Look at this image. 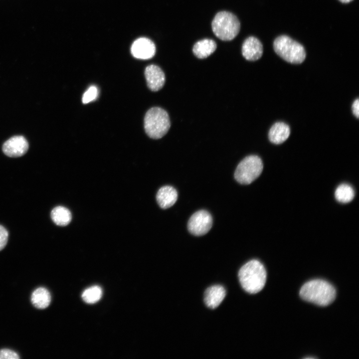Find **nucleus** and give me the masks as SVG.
Segmentation results:
<instances>
[{
  "mask_svg": "<svg viewBox=\"0 0 359 359\" xmlns=\"http://www.w3.org/2000/svg\"><path fill=\"white\" fill-rule=\"evenodd\" d=\"M290 129L289 126L283 122H277L270 128L268 137L273 144H280L285 142L289 137Z\"/></svg>",
  "mask_w": 359,
  "mask_h": 359,
  "instance_id": "nucleus-14",
  "label": "nucleus"
},
{
  "mask_svg": "<svg viewBox=\"0 0 359 359\" xmlns=\"http://www.w3.org/2000/svg\"><path fill=\"white\" fill-rule=\"evenodd\" d=\"M8 237V231L3 226L0 225V251L2 250L6 246Z\"/></svg>",
  "mask_w": 359,
  "mask_h": 359,
  "instance_id": "nucleus-22",
  "label": "nucleus"
},
{
  "mask_svg": "<svg viewBox=\"0 0 359 359\" xmlns=\"http://www.w3.org/2000/svg\"><path fill=\"white\" fill-rule=\"evenodd\" d=\"M28 149V143L22 136H13L6 141L2 146L3 153L8 157L16 158L24 155Z\"/></svg>",
  "mask_w": 359,
  "mask_h": 359,
  "instance_id": "nucleus-8",
  "label": "nucleus"
},
{
  "mask_svg": "<svg viewBox=\"0 0 359 359\" xmlns=\"http://www.w3.org/2000/svg\"><path fill=\"white\" fill-rule=\"evenodd\" d=\"M341 2L343 3H348L352 1L353 0H339Z\"/></svg>",
  "mask_w": 359,
  "mask_h": 359,
  "instance_id": "nucleus-24",
  "label": "nucleus"
},
{
  "mask_svg": "<svg viewBox=\"0 0 359 359\" xmlns=\"http://www.w3.org/2000/svg\"><path fill=\"white\" fill-rule=\"evenodd\" d=\"M225 295L226 291L223 286L213 285L205 290L204 302L207 307L214 309L221 303Z\"/></svg>",
  "mask_w": 359,
  "mask_h": 359,
  "instance_id": "nucleus-12",
  "label": "nucleus"
},
{
  "mask_svg": "<svg viewBox=\"0 0 359 359\" xmlns=\"http://www.w3.org/2000/svg\"><path fill=\"white\" fill-rule=\"evenodd\" d=\"M267 274L263 264L258 260H250L240 269L238 277L243 289L250 294H256L264 287Z\"/></svg>",
  "mask_w": 359,
  "mask_h": 359,
  "instance_id": "nucleus-2",
  "label": "nucleus"
},
{
  "mask_svg": "<svg viewBox=\"0 0 359 359\" xmlns=\"http://www.w3.org/2000/svg\"><path fill=\"white\" fill-rule=\"evenodd\" d=\"M171 126L167 112L160 107H153L146 113L144 128L147 135L154 139H160L168 132Z\"/></svg>",
  "mask_w": 359,
  "mask_h": 359,
  "instance_id": "nucleus-3",
  "label": "nucleus"
},
{
  "mask_svg": "<svg viewBox=\"0 0 359 359\" xmlns=\"http://www.w3.org/2000/svg\"><path fill=\"white\" fill-rule=\"evenodd\" d=\"M352 111L354 115L358 118L359 117V100L357 99L352 105Z\"/></svg>",
  "mask_w": 359,
  "mask_h": 359,
  "instance_id": "nucleus-23",
  "label": "nucleus"
},
{
  "mask_svg": "<svg viewBox=\"0 0 359 359\" xmlns=\"http://www.w3.org/2000/svg\"><path fill=\"white\" fill-rule=\"evenodd\" d=\"M156 199L162 208H168L176 203L178 199L177 191L172 186H164L159 189Z\"/></svg>",
  "mask_w": 359,
  "mask_h": 359,
  "instance_id": "nucleus-13",
  "label": "nucleus"
},
{
  "mask_svg": "<svg viewBox=\"0 0 359 359\" xmlns=\"http://www.w3.org/2000/svg\"><path fill=\"white\" fill-rule=\"evenodd\" d=\"M216 42L212 39H203L196 42L193 46L192 51L198 58H205L216 50Z\"/></svg>",
  "mask_w": 359,
  "mask_h": 359,
  "instance_id": "nucleus-15",
  "label": "nucleus"
},
{
  "mask_svg": "<svg viewBox=\"0 0 359 359\" xmlns=\"http://www.w3.org/2000/svg\"><path fill=\"white\" fill-rule=\"evenodd\" d=\"M263 168L262 161L258 156H249L243 159L237 166L234 178L238 182L248 184L260 175Z\"/></svg>",
  "mask_w": 359,
  "mask_h": 359,
  "instance_id": "nucleus-6",
  "label": "nucleus"
},
{
  "mask_svg": "<svg viewBox=\"0 0 359 359\" xmlns=\"http://www.w3.org/2000/svg\"><path fill=\"white\" fill-rule=\"evenodd\" d=\"M273 47L279 56L291 63H301L306 58V51L303 45L287 35L276 38Z\"/></svg>",
  "mask_w": 359,
  "mask_h": 359,
  "instance_id": "nucleus-5",
  "label": "nucleus"
},
{
  "mask_svg": "<svg viewBox=\"0 0 359 359\" xmlns=\"http://www.w3.org/2000/svg\"><path fill=\"white\" fill-rule=\"evenodd\" d=\"M145 76L147 86L153 91H159L164 85L165 74L157 65L152 64L148 66L145 70Z\"/></svg>",
  "mask_w": 359,
  "mask_h": 359,
  "instance_id": "nucleus-10",
  "label": "nucleus"
},
{
  "mask_svg": "<svg viewBox=\"0 0 359 359\" xmlns=\"http://www.w3.org/2000/svg\"><path fill=\"white\" fill-rule=\"evenodd\" d=\"M51 218L56 225L64 226L70 223L72 216L68 209L64 206H58L52 210Z\"/></svg>",
  "mask_w": 359,
  "mask_h": 359,
  "instance_id": "nucleus-17",
  "label": "nucleus"
},
{
  "mask_svg": "<svg viewBox=\"0 0 359 359\" xmlns=\"http://www.w3.org/2000/svg\"><path fill=\"white\" fill-rule=\"evenodd\" d=\"M19 356L15 352L8 349L0 350V359H18Z\"/></svg>",
  "mask_w": 359,
  "mask_h": 359,
  "instance_id": "nucleus-21",
  "label": "nucleus"
},
{
  "mask_svg": "<svg viewBox=\"0 0 359 359\" xmlns=\"http://www.w3.org/2000/svg\"><path fill=\"white\" fill-rule=\"evenodd\" d=\"M212 30L215 36L223 41H230L238 34L240 24L238 18L226 11L218 12L212 20Z\"/></svg>",
  "mask_w": 359,
  "mask_h": 359,
  "instance_id": "nucleus-4",
  "label": "nucleus"
},
{
  "mask_svg": "<svg viewBox=\"0 0 359 359\" xmlns=\"http://www.w3.org/2000/svg\"><path fill=\"white\" fill-rule=\"evenodd\" d=\"M133 56L138 59H149L156 53L154 43L146 37H140L135 40L131 48Z\"/></svg>",
  "mask_w": 359,
  "mask_h": 359,
  "instance_id": "nucleus-9",
  "label": "nucleus"
},
{
  "mask_svg": "<svg viewBox=\"0 0 359 359\" xmlns=\"http://www.w3.org/2000/svg\"><path fill=\"white\" fill-rule=\"evenodd\" d=\"M51 295L44 287H38L33 291L31 296V302L34 307L44 309L49 306L51 302Z\"/></svg>",
  "mask_w": 359,
  "mask_h": 359,
  "instance_id": "nucleus-16",
  "label": "nucleus"
},
{
  "mask_svg": "<svg viewBox=\"0 0 359 359\" xmlns=\"http://www.w3.org/2000/svg\"><path fill=\"white\" fill-rule=\"evenodd\" d=\"M212 218L207 211L200 210L195 212L190 217L187 228L189 231L195 236H201L206 234L211 229Z\"/></svg>",
  "mask_w": 359,
  "mask_h": 359,
  "instance_id": "nucleus-7",
  "label": "nucleus"
},
{
  "mask_svg": "<svg viewBox=\"0 0 359 359\" xmlns=\"http://www.w3.org/2000/svg\"><path fill=\"white\" fill-rule=\"evenodd\" d=\"M335 195L336 199L339 202L348 203L354 198L355 191L350 185L343 183L336 188Z\"/></svg>",
  "mask_w": 359,
  "mask_h": 359,
  "instance_id": "nucleus-18",
  "label": "nucleus"
},
{
  "mask_svg": "<svg viewBox=\"0 0 359 359\" xmlns=\"http://www.w3.org/2000/svg\"><path fill=\"white\" fill-rule=\"evenodd\" d=\"M336 295L334 287L328 282L321 279L307 282L300 291V295L303 300L321 306L331 304L334 301Z\"/></svg>",
  "mask_w": 359,
  "mask_h": 359,
  "instance_id": "nucleus-1",
  "label": "nucleus"
},
{
  "mask_svg": "<svg viewBox=\"0 0 359 359\" xmlns=\"http://www.w3.org/2000/svg\"><path fill=\"white\" fill-rule=\"evenodd\" d=\"M102 295V290L98 286L90 287L84 291L82 298L84 302L89 304H93L98 302Z\"/></svg>",
  "mask_w": 359,
  "mask_h": 359,
  "instance_id": "nucleus-19",
  "label": "nucleus"
},
{
  "mask_svg": "<svg viewBox=\"0 0 359 359\" xmlns=\"http://www.w3.org/2000/svg\"><path fill=\"white\" fill-rule=\"evenodd\" d=\"M98 96V90L94 85L90 86L84 93L82 101L84 104L88 103L95 100Z\"/></svg>",
  "mask_w": 359,
  "mask_h": 359,
  "instance_id": "nucleus-20",
  "label": "nucleus"
},
{
  "mask_svg": "<svg viewBox=\"0 0 359 359\" xmlns=\"http://www.w3.org/2000/svg\"><path fill=\"white\" fill-rule=\"evenodd\" d=\"M263 46L260 40L254 36L246 38L242 46V54L247 60L255 61L263 54Z\"/></svg>",
  "mask_w": 359,
  "mask_h": 359,
  "instance_id": "nucleus-11",
  "label": "nucleus"
}]
</instances>
